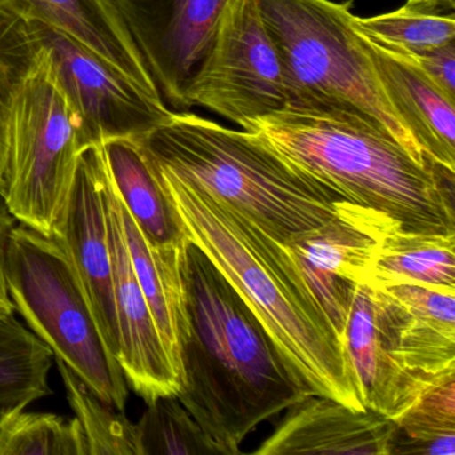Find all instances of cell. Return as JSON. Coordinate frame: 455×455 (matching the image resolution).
Listing matches in <instances>:
<instances>
[{
  "label": "cell",
  "mask_w": 455,
  "mask_h": 455,
  "mask_svg": "<svg viewBox=\"0 0 455 455\" xmlns=\"http://www.w3.org/2000/svg\"><path fill=\"white\" fill-rule=\"evenodd\" d=\"M358 34L396 116L426 156L455 172V100L426 76L409 52Z\"/></svg>",
  "instance_id": "cell-16"
},
{
  "label": "cell",
  "mask_w": 455,
  "mask_h": 455,
  "mask_svg": "<svg viewBox=\"0 0 455 455\" xmlns=\"http://www.w3.org/2000/svg\"><path fill=\"white\" fill-rule=\"evenodd\" d=\"M410 55L426 76L447 97L455 100V42L430 52Z\"/></svg>",
  "instance_id": "cell-29"
},
{
  "label": "cell",
  "mask_w": 455,
  "mask_h": 455,
  "mask_svg": "<svg viewBox=\"0 0 455 455\" xmlns=\"http://www.w3.org/2000/svg\"><path fill=\"white\" fill-rule=\"evenodd\" d=\"M394 228H401L383 212L345 201L334 220L283 244L342 340L354 286L364 283L380 242Z\"/></svg>",
  "instance_id": "cell-10"
},
{
  "label": "cell",
  "mask_w": 455,
  "mask_h": 455,
  "mask_svg": "<svg viewBox=\"0 0 455 455\" xmlns=\"http://www.w3.org/2000/svg\"><path fill=\"white\" fill-rule=\"evenodd\" d=\"M26 22L38 44L52 52L90 143L142 137L172 113L164 98L148 94L68 34Z\"/></svg>",
  "instance_id": "cell-9"
},
{
  "label": "cell",
  "mask_w": 455,
  "mask_h": 455,
  "mask_svg": "<svg viewBox=\"0 0 455 455\" xmlns=\"http://www.w3.org/2000/svg\"><path fill=\"white\" fill-rule=\"evenodd\" d=\"M395 423L391 454L454 455L455 374L426 388Z\"/></svg>",
  "instance_id": "cell-24"
},
{
  "label": "cell",
  "mask_w": 455,
  "mask_h": 455,
  "mask_svg": "<svg viewBox=\"0 0 455 455\" xmlns=\"http://www.w3.org/2000/svg\"><path fill=\"white\" fill-rule=\"evenodd\" d=\"M148 162L186 238L243 298L298 387L307 395L334 399L358 411L367 410L345 343L286 247L233 204Z\"/></svg>",
  "instance_id": "cell-1"
},
{
  "label": "cell",
  "mask_w": 455,
  "mask_h": 455,
  "mask_svg": "<svg viewBox=\"0 0 455 455\" xmlns=\"http://www.w3.org/2000/svg\"><path fill=\"white\" fill-rule=\"evenodd\" d=\"M116 210L138 283L148 299L167 353L182 379L180 348L190 334L180 275V251L153 249L116 193Z\"/></svg>",
  "instance_id": "cell-19"
},
{
  "label": "cell",
  "mask_w": 455,
  "mask_h": 455,
  "mask_svg": "<svg viewBox=\"0 0 455 455\" xmlns=\"http://www.w3.org/2000/svg\"><path fill=\"white\" fill-rule=\"evenodd\" d=\"M363 284L372 289L415 284L455 291V234L394 228L380 242Z\"/></svg>",
  "instance_id": "cell-21"
},
{
  "label": "cell",
  "mask_w": 455,
  "mask_h": 455,
  "mask_svg": "<svg viewBox=\"0 0 455 455\" xmlns=\"http://www.w3.org/2000/svg\"><path fill=\"white\" fill-rule=\"evenodd\" d=\"M68 403L86 438L87 455H138L137 427L103 401L65 362L55 359Z\"/></svg>",
  "instance_id": "cell-25"
},
{
  "label": "cell",
  "mask_w": 455,
  "mask_h": 455,
  "mask_svg": "<svg viewBox=\"0 0 455 455\" xmlns=\"http://www.w3.org/2000/svg\"><path fill=\"white\" fill-rule=\"evenodd\" d=\"M135 427L138 455L222 454L177 396L148 403Z\"/></svg>",
  "instance_id": "cell-27"
},
{
  "label": "cell",
  "mask_w": 455,
  "mask_h": 455,
  "mask_svg": "<svg viewBox=\"0 0 455 455\" xmlns=\"http://www.w3.org/2000/svg\"><path fill=\"white\" fill-rule=\"evenodd\" d=\"M4 145L6 191L2 202L17 222L52 235L68 204L79 158L92 143L52 52L44 44H39L15 87Z\"/></svg>",
  "instance_id": "cell-6"
},
{
  "label": "cell",
  "mask_w": 455,
  "mask_h": 455,
  "mask_svg": "<svg viewBox=\"0 0 455 455\" xmlns=\"http://www.w3.org/2000/svg\"><path fill=\"white\" fill-rule=\"evenodd\" d=\"M106 202L113 258L119 364L129 387L146 403L162 396H177L182 390V379L167 353L150 306L132 270L119 222L110 172L106 182Z\"/></svg>",
  "instance_id": "cell-13"
},
{
  "label": "cell",
  "mask_w": 455,
  "mask_h": 455,
  "mask_svg": "<svg viewBox=\"0 0 455 455\" xmlns=\"http://www.w3.org/2000/svg\"><path fill=\"white\" fill-rule=\"evenodd\" d=\"M362 33L420 54L455 42L454 4L446 0H407L395 12L372 18H354Z\"/></svg>",
  "instance_id": "cell-23"
},
{
  "label": "cell",
  "mask_w": 455,
  "mask_h": 455,
  "mask_svg": "<svg viewBox=\"0 0 455 455\" xmlns=\"http://www.w3.org/2000/svg\"><path fill=\"white\" fill-rule=\"evenodd\" d=\"M134 140L156 169L233 204L282 244L334 220L347 201L282 156L259 132L172 110Z\"/></svg>",
  "instance_id": "cell-4"
},
{
  "label": "cell",
  "mask_w": 455,
  "mask_h": 455,
  "mask_svg": "<svg viewBox=\"0 0 455 455\" xmlns=\"http://www.w3.org/2000/svg\"><path fill=\"white\" fill-rule=\"evenodd\" d=\"M257 2L281 60L287 108L348 111L423 153L380 86L350 0Z\"/></svg>",
  "instance_id": "cell-5"
},
{
  "label": "cell",
  "mask_w": 455,
  "mask_h": 455,
  "mask_svg": "<svg viewBox=\"0 0 455 455\" xmlns=\"http://www.w3.org/2000/svg\"><path fill=\"white\" fill-rule=\"evenodd\" d=\"M282 156L359 206L383 212L402 231L455 234V172L385 127L340 110L286 108L260 119Z\"/></svg>",
  "instance_id": "cell-3"
},
{
  "label": "cell",
  "mask_w": 455,
  "mask_h": 455,
  "mask_svg": "<svg viewBox=\"0 0 455 455\" xmlns=\"http://www.w3.org/2000/svg\"><path fill=\"white\" fill-rule=\"evenodd\" d=\"M395 428V420L379 412L307 395L287 409L254 454L391 455Z\"/></svg>",
  "instance_id": "cell-15"
},
{
  "label": "cell",
  "mask_w": 455,
  "mask_h": 455,
  "mask_svg": "<svg viewBox=\"0 0 455 455\" xmlns=\"http://www.w3.org/2000/svg\"><path fill=\"white\" fill-rule=\"evenodd\" d=\"M169 108H185L230 0H113Z\"/></svg>",
  "instance_id": "cell-11"
},
{
  "label": "cell",
  "mask_w": 455,
  "mask_h": 455,
  "mask_svg": "<svg viewBox=\"0 0 455 455\" xmlns=\"http://www.w3.org/2000/svg\"><path fill=\"white\" fill-rule=\"evenodd\" d=\"M52 350L14 314L0 313V414L52 393Z\"/></svg>",
  "instance_id": "cell-22"
},
{
  "label": "cell",
  "mask_w": 455,
  "mask_h": 455,
  "mask_svg": "<svg viewBox=\"0 0 455 455\" xmlns=\"http://www.w3.org/2000/svg\"><path fill=\"white\" fill-rule=\"evenodd\" d=\"M375 318L396 361L427 383L455 374V291L369 287Z\"/></svg>",
  "instance_id": "cell-14"
},
{
  "label": "cell",
  "mask_w": 455,
  "mask_h": 455,
  "mask_svg": "<svg viewBox=\"0 0 455 455\" xmlns=\"http://www.w3.org/2000/svg\"><path fill=\"white\" fill-rule=\"evenodd\" d=\"M108 174L103 143H92L84 148L68 204L52 235L57 236L68 249L89 295L103 339L118 359V324L106 202Z\"/></svg>",
  "instance_id": "cell-12"
},
{
  "label": "cell",
  "mask_w": 455,
  "mask_h": 455,
  "mask_svg": "<svg viewBox=\"0 0 455 455\" xmlns=\"http://www.w3.org/2000/svg\"><path fill=\"white\" fill-rule=\"evenodd\" d=\"M343 342L367 410L396 420L433 385L404 369L391 353L366 284L354 286Z\"/></svg>",
  "instance_id": "cell-18"
},
{
  "label": "cell",
  "mask_w": 455,
  "mask_h": 455,
  "mask_svg": "<svg viewBox=\"0 0 455 455\" xmlns=\"http://www.w3.org/2000/svg\"><path fill=\"white\" fill-rule=\"evenodd\" d=\"M190 334L177 398L223 455L258 425L307 396L257 316L209 258L188 242L180 258Z\"/></svg>",
  "instance_id": "cell-2"
},
{
  "label": "cell",
  "mask_w": 455,
  "mask_h": 455,
  "mask_svg": "<svg viewBox=\"0 0 455 455\" xmlns=\"http://www.w3.org/2000/svg\"><path fill=\"white\" fill-rule=\"evenodd\" d=\"M108 172L122 204L158 251H180L185 231L158 177L132 138L103 142Z\"/></svg>",
  "instance_id": "cell-20"
},
{
  "label": "cell",
  "mask_w": 455,
  "mask_h": 455,
  "mask_svg": "<svg viewBox=\"0 0 455 455\" xmlns=\"http://www.w3.org/2000/svg\"><path fill=\"white\" fill-rule=\"evenodd\" d=\"M6 282L15 311L103 401L124 411L129 385L98 326L89 295L65 244L20 223L6 255Z\"/></svg>",
  "instance_id": "cell-7"
},
{
  "label": "cell",
  "mask_w": 455,
  "mask_h": 455,
  "mask_svg": "<svg viewBox=\"0 0 455 455\" xmlns=\"http://www.w3.org/2000/svg\"><path fill=\"white\" fill-rule=\"evenodd\" d=\"M207 108L243 130L287 108L281 60L257 0H230L191 79L185 108Z\"/></svg>",
  "instance_id": "cell-8"
},
{
  "label": "cell",
  "mask_w": 455,
  "mask_h": 455,
  "mask_svg": "<svg viewBox=\"0 0 455 455\" xmlns=\"http://www.w3.org/2000/svg\"><path fill=\"white\" fill-rule=\"evenodd\" d=\"M0 10L57 28L154 97H162L113 0H0Z\"/></svg>",
  "instance_id": "cell-17"
},
{
  "label": "cell",
  "mask_w": 455,
  "mask_h": 455,
  "mask_svg": "<svg viewBox=\"0 0 455 455\" xmlns=\"http://www.w3.org/2000/svg\"><path fill=\"white\" fill-rule=\"evenodd\" d=\"M39 44L28 23L0 10V198L6 191L7 111L18 82L28 71Z\"/></svg>",
  "instance_id": "cell-28"
},
{
  "label": "cell",
  "mask_w": 455,
  "mask_h": 455,
  "mask_svg": "<svg viewBox=\"0 0 455 455\" xmlns=\"http://www.w3.org/2000/svg\"><path fill=\"white\" fill-rule=\"evenodd\" d=\"M0 455H87L86 438L76 418L20 407L0 414Z\"/></svg>",
  "instance_id": "cell-26"
},
{
  "label": "cell",
  "mask_w": 455,
  "mask_h": 455,
  "mask_svg": "<svg viewBox=\"0 0 455 455\" xmlns=\"http://www.w3.org/2000/svg\"><path fill=\"white\" fill-rule=\"evenodd\" d=\"M17 220L10 214L4 204H0V313L14 314V303L10 298L6 282V255L10 235Z\"/></svg>",
  "instance_id": "cell-30"
}]
</instances>
